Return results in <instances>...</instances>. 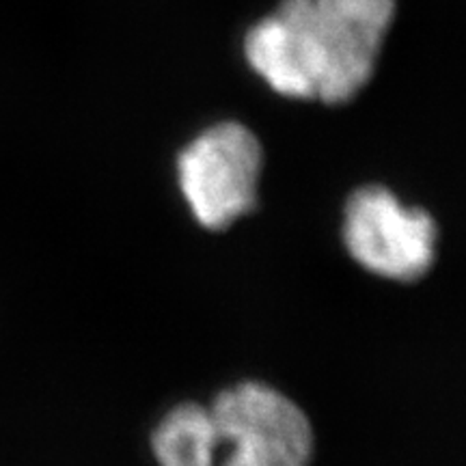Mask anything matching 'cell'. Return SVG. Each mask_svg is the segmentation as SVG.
<instances>
[{"instance_id":"1","label":"cell","mask_w":466,"mask_h":466,"mask_svg":"<svg viewBox=\"0 0 466 466\" xmlns=\"http://www.w3.org/2000/svg\"><path fill=\"white\" fill-rule=\"evenodd\" d=\"M395 0H281L244 39V56L279 96L346 104L376 72Z\"/></svg>"},{"instance_id":"2","label":"cell","mask_w":466,"mask_h":466,"mask_svg":"<svg viewBox=\"0 0 466 466\" xmlns=\"http://www.w3.org/2000/svg\"><path fill=\"white\" fill-rule=\"evenodd\" d=\"M175 168L192 217L209 231L229 229L258 208L264 149L238 121H220L192 138Z\"/></svg>"},{"instance_id":"3","label":"cell","mask_w":466,"mask_h":466,"mask_svg":"<svg viewBox=\"0 0 466 466\" xmlns=\"http://www.w3.org/2000/svg\"><path fill=\"white\" fill-rule=\"evenodd\" d=\"M343 247L363 270L415 283L432 270L439 225L423 208L406 206L387 186H360L343 208Z\"/></svg>"},{"instance_id":"4","label":"cell","mask_w":466,"mask_h":466,"mask_svg":"<svg viewBox=\"0 0 466 466\" xmlns=\"http://www.w3.org/2000/svg\"><path fill=\"white\" fill-rule=\"evenodd\" d=\"M217 423L218 466H311L316 436L305 410L264 382H240L209 404Z\"/></svg>"},{"instance_id":"5","label":"cell","mask_w":466,"mask_h":466,"mask_svg":"<svg viewBox=\"0 0 466 466\" xmlns=\"http://www.w3.org/2000/svg\"><path fill=\"white\" fill-rule=\"evenodd\" d=\"M151 451L158 466H218L220 439L209 406L171 408L151 434Z\"/></svg>"}]
</instances>
